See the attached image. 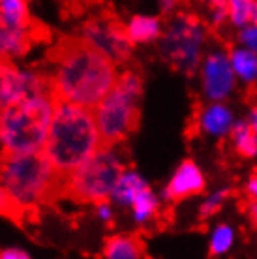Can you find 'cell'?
Here are the masks:
<instances>
[{
    "mask_svg": "<svg viewBox=\"0 0 257 259\" xmlns=\"http://www.w3.org/2000/svg\"><path fill=\"white\" fill-rule=\"evenodd\" d=\"M177 6L175 2H160V8H161V13H169L173 12V8Z\"/></svg>",
    "mask_w": 257,
    "mask_h": 259,
    "instance_id": "cell-30",
    "label": "cell"
},
{
    "mask_svg": "<svg viewBox=\"0 0 257 259\" xmlns=\"http://www.w3.org/2000/svg\"><path fill=\"white\" fill-rule=\"evenodd\" d=\"M205 23L195 13L179 12L161 36V57L173 70L192 75L203 62L201 49L205 46Z\"/></svg>",
    "mask_w": 257,
    "mask_h": 259,
    "instance_id": "cell-7",
    "label": "cell"
},
{
    "mask_svg": "<svg viewBox=\"0 0 257 259\" xmlns=\"http://www.w3.org/2000/svg\"><path fill=\"white\" fill-rule=\"evenodd\" d=\"M105 259H143V242L137 235H113L103 244Z\"/></svg>",
    "mask_w": 257,
    "mask_h": 259,
    "instance_id": "cell-14",
    "label": "cell"
},
{
    "mask_svg": "<svg viewBox=\"0 0 257 259\" xmlns=\"http://www.w3.org/2000/svg\"><path fill=\"white\" fill-rule=\"evenodd\" d=\"M201 89L206 100L220 104L237 89V75L233 71L229 55L224 51H210L201 62Z\"/></svg>",
    "mask_w": 257,
    "mask_h": 259,
    "instance_id": "cell-9",
    "label": "cell"
},
{
    "mask_svg": "<svg viewBox=\"0 0 257 259\" xmlns=\"http://www.w3.org/2000/svg\"><path fill=\"white\" fill-rule=\"evenodd\" d=\"M238 41H240V46L251 51L253 55H257V26H246L240 30L238 34Z\"/></svg>",
    "mask_w": 257,
    "mask_h": 259,
    "instance_id": "cell-25",
    "label": "cell"
},
{
    "mask_svg": "<svg viewBox=\"0 0 257 259\" xmlns=\"http://www.w3.org/2000/svg\"><path fill=\"white\" fill-rule=\"evenodd\" d=\"M229 60H231L235 75L240 77L244 83L253 84L257 81V55L244 49V47H233L229 49Z\"/></svg>",
    "mask_w": 257,
    "mask_h": 259,
    "instance_id": "cell-17",
    "label": "cell"
},
{
    "mask_svg": "<svg viewBox=\"0 0 257 259\" xmlns=\"http://www.w3.org/2000/svg\"><path fill=\"white\" fill-rule=\"evenodd\" d=\"M103 150L94 109L58 102L44 154L60 175L70 177Z\"/></svg>",
    "mask_w": 257,
    "mask_h": 259,
    "instance_id": "cell-2",
    "label": "cell"
},
{
    "mask_svg": "<svg viewBox=\"0 0 257 259\" xmlns=\"http://www.w3.org/2000/svg\"><path fill=\"white\" fill-rule=\"evenodd\" d=\"M248 210H250V216L251 220L257 224V203H253V201H250V207H248Z\"/></svg>",
    "mask_w": 257,
    "mask_h": 259,
    "instance_id": "cell-31",
    "label": "cell"
},
{
    "mask_svg": "<svg viewBox=\"0 0 257 259\" xmlns=\"http://www.w3.org/2000/svg\"><path fill=\"white\" fill-rule=\"evenodd\" d=\"M49 34L51 32L41 25L34 30H15L0 19V59L10 60L12 57H23L36 41L49 38Z\"/></svg>",
    "mask_w": 257,
    "mask_h": 259,
    "instance_id": "cell-11",
    "label": "cell"
},
{
    "mask_svg": "<svg viewBox=\"0 0 257 259\" xmlns=\"http://www.w3.org/2000/svg\"><path fill=\"white\" fill-rule=\"evenodd\" d=\"M251 25L257 26V2H253V12H251Z\"/></svg>",
    "mask_w": 257,
    "mask_h": 259,
    "instance_id": "cell-32",
    "label": "cell"
},
{
    "mask_svg": "<svg viewBox=\"0 0 257 259\" xmlns=\"http://www.w3.org/2000/svg\"><path fill=\"white\" fill-rule=\"evenodd\" d=\"M66 181L44 152L30 156L0 154V184L26 210L66 199Z\"/></svg>",
    "mask_w": 257,
    "mask_h": 259,
    "instance_id": "cell-3",
    "label": "cell"
},
{
    "mask_svg": "<svg viewBox=\"0 0 257 259\" xmlns=\"http://www.w3.org/2000/svg\"><path fill=\"white\" fill-rule=\"evenodd\" d=\"M0 19L15 30H34L39 25L32 19L25 0H0Z\"/></svg>",
    "mask_w": 257,
    "mask_h": 259,
    "instance_id": "cell-16",
    "label": "cell"
},
{
    "mask_svg": "<svg viewBox=\"0 0 257 259\" xmlns=\"http://www.w3.org/2000/svg\"><path fill=\"white\" fill-rule=\"evenodd\" d=\"M126 34L132 46L137 44H150L161 38V19L152 15H134L126 23Z\"/></svg>",
    "mask_w": 257,
    "mask_h": 259,
    "instance_id": "cell-13",
    "label": "cell"
},
{
    "mask_svg": "<svg viewBox=\"0 0 257 259\" xmlns=\"http://www.w3.org/2000/svg\"><path fill=\"white\" fill-rule=\"evenodd\" d=\"M81 38L109 57L116 66L126 64L132 57L134 46L126 34V23L107 12L84 21L81 26Z\"/></svg>",
    "mask_w": 257,
    "mask_h": 259,
    "instance_id": "cell-8",
    "label": "cell"
},
{
    "mask_svg": "<svg viewBox=\"0 0 257 259\" xmlns=\"http://www.w3.org/2000/svg\"><path fill=\"white\" fill-rule=\"evenodd\" d=\"M0 259H30V255L19 248H4L0 250Z\"/></svg>",
    "mask_w": 257,
    "mask_h": 259,
    "instance_id": "cell-27",
    "label": "cell"
},
{
    "mask_svg": "<svg viewBox=\"0 0 257 259\" xmlns=\"http://www.w3.org/2000/svg\"><path fill=\"white\" fill-rule=\"evenodd\" d=\"M39 71L55 100L89 109H96L120 77L115 62L81 36L58 38L45 55L44 70Z\"/></svg>",
    "mask_w": 257,
    "mask_h": 259,
    "instance_id": "cell-1",
    "label": "cell"
},
{
    "mask_svg": "<svg viewBox=\"0 0 257 259\" xmlns=\"http://www.w3.org/2000/svg\"><path fill=\"white\" fill-rule=\"evenodd\" d=\"M206 188V181L203 171L199 165L193 160H184L180 163L175 175L171 177V181L167 182V186L163 188V199L171 201V203H179L184 201L192 195L203 194V190Z\"/></svg>",
    "mask_w": 257,
    "mask_h": 259,
    "instance_id": "cell-10",
    "label": "cell"
},
{
    "mask_svg": "<svg viewBox=\"0 0 257 259\" xmlns=\"http://www.w3.org/2000/svg\"><path fill=\"white\" fill-rule=\"evenodd\" d=\"M143 96V77L137 70H124L115 89L94 109L103 149H113L134 134L139 126V102Z\"/></svg>",
    "mask_w": 257,
    "mask_h": 259,
    "instance_id": "cell-5",
    "label": "cell"
},
{
    "mask_svg": "<svg viewBox=\"0 0 257 259\" xmlns=\"http://www.w3.org/2000/svg\"><path fill=\"white\" fill-rule=\"evenodd\" d=\"M233 149L240 158H255L257 156V136L250 128L248 120H237L229 134Z\"/></svg>",
    "mask_w": 257,
    "mask_h": 259,
    "instance_id": "cell-18",
    "label": "cell"
},
{
    "mask_svg": "<svg viewBox=\"0 0 257 259\" xmlns=\"http://www.w3.org/2000/svg\"><path fill=\"white\" fill-rule=\"evenodd\" d=\"M147 188H150V186H148L147 181L137 171L126 169L122 173V177L118 179V182H116L113 195H111V201L116 203V205H122V207H132L135 197L141 194V192H145Z\"/></svg>",
    "mask_w": 257,
    "mask_h": 259,
    "instance_id": "cell-15",
    "label": "cell"
},
{
    "mask_svg": "<svg viewBox=\"0 0 257 259\" xmlns=\"http://www.w3.org/2000/svg\"><path fill=\"white\" fill-rule=\"evenodd\" d=\"M248 124H250V128L253 130V134L257 136V105L250 109V115H248Z\"/></svg>",
    "mask_w": 257,
    "mask_h": 259,
    "instance_id": "cell-29",
    "label": "cell"
},
{
    "mask_svg": "<svg viewBox=\"0 0 257 259\" xmlns=\"http://www.w3.org/2000/svg\"><path fill=\"white\" fill-rule=\"evenodd\" d=\"M57 100L51 92H41L0 113V154L30 156L45 149Z\"/></svg>",
    "mask_w": 257,
    "mask_h": 259,
    "instance_id": "cell-4",
    "label": "cell"
},
{
    "mask_svg": "<svg viewBox=\"0 0 257 259\" xmlns=\"http://www.w3.org/2000/svg\"><path fill=\"white\" fill-rule=\"evenodd\" d=\"M233 126V111L224 104H208L195 113V128L212 137H224L231 134Z\"/></svg>",
    "mask_w": 257,
    "mask_h": 259,
    "instance_id": "cell-12",
    "label": "cell"
},
{
    "mask_svg": "<svg viewBox=\"0 0 257 259\" xmlns=\"http://www.w3.org/2000/svg\"><path fill=\"white\" fill-rule=\"evenodd\" d=\"M229 195H231V190L229 188H220L218 192L210 194V197H206V199L203 201V205L199 207V218L201 220H206V218L214 216L216 212H220L222 207H224L225 199H227Z\"/></svg>",
    "mask_w": 257,
    "mask_h": 259,
    "instance_id": "cell-23",
    "label": "cell"
},
{
    "mask_svg": "<svg viewBox=\"0 0 257 259\" xmlns=\"http://www.w3.org/2000/svg\"><path fill=\"white\" fill-rule=\"evenodd\" d=\"M251 12H253L251 0H231L229 2V21L240 30L246 28L248 23H251Z\"/></svg>",
    "mask_w": 257,
    "mask_h": 259,
    "instance_id": "cell-22",
    "label": "cell"
},
{
    "mask_svg": "<svg viewBox=\"0 0 257 259\" xmlns=\"http://www.w3.org/2000/svg\"><path fill=\"white\" fill-rule=\"evenodd\" d=\"M126 171L116 149L100 150L66 181V199L79 205H100L109 201L118 179Z\"/></svg>",
    "mask_w": 257,
    "mask_h": 259,
    "instance_id": "cell-6",
    "label": "cell"
},
{
    "mask_svg": "<svg viewBox=\"0 0 257 259\" xmlns=\"http://www.w3.org/2000/svg\"><path fill=\"white\" fill-rule=\"evenodd\" d=\"M132 214H134V220L137 224H145L154 218L158 210H160V201L152 194V190L147 188L145 192L135 197V201L132 203Z\"/></svg>",
    "mask_w": 257,
    "mask_h": 259,
    "instance_id": "cell-19",
    "label": "cell"
},
{
    "mask_svg": "<svg viewBox=\"0 0 257 259\" xmlns=\"http://www.w3.org/2000/svg\"><path fill=\"white\" fill-rule=\"evenodd\" d=\"M233 239H235V231L229 224H220L212 231V239L208 244V252L212 257L216 255H224L225 252H229V248L233 246Z\"/></svg>",
    "mask_w": 257,
    "mask_h": 259,
    "instance_id": "cell-20",
    "label": "cell"
},
{
    "mask_svg": "<svg viewBox=\"0 0 257 259\" xmlns=\"http://www.w3.org/2000/svg\"><path fill=\"white\" fill-rule=\"evenodd\" d=\"M255 100H257V91H255Z\"/></svg>",
    "mask_w": 257,
    "mask_h": 259,
    "instance_id": "cell-33",
    "label": "cell"
},
{
    "mask_svg": "<svg viewBox=\"0 0 257 259\" xmlns=\"http://www.w3.org/2000/svg\"><path fill=\"white\" fill-rule=\"evenodd\" d=\"M208 12H210V23L212 26H222L225 19L229 17V2L224 0H214L208 4Z\"/></svg>",
    "mask_w": 257,
    "mask_h": 259,
    "instance_id": "cell-24",
    "label": "cell"
},
{
    "mask_svg": "<svg viewBox=\"0 0 257 259\" xmlns=\"http://www.w3.org/2000/svg\"><path fill=\"white\" fill-rule=\"evenodd\" d=\"M96 214L102 222L111 224V222H113V207H111L109 201H103V203L96 205Z\"/></svg>",
    "mask_w": 257,
    "mask_h": 259,
    "instance_id": "cell-26",
    "label": "cell"
},
{
    "mask_svg": "<svg viewBox=\"0 0 257 259\" xmlns=\"http://www.w3.org/2000/svg\"><path fill=\"white\" fill-rule=\"evenodd\" d=\"M26 214H28V210L21 207L19 203H17V199L0 184V216H4L8 220L17 222V224H23Z\"/></svg>",
    "mask_w": 257,
    "mask_h": 259,
    "instance_id": "cell-21",
    "label": "cell"
},
{
    "mask_svg": "<svg viewBox=\"0 0 257 259\" xmlns=\"http://www.w3.org/2000/svg\"><path fill=\"white\" fill-rule=\"evenodd\" d=\"M246 194L250 195L253 203H257V173H251V177L246 182Z\"/></svg>",
    "mask_w": 257,
    "mask_h": 259,
    "instance_id": "cell-28",
    "label": "cell"
}]
</instances>
